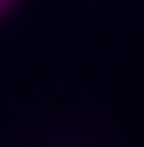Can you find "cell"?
<instances>
[{
  "label": "cell",
  "mask_w": 144,
  "mask_h": 147,
  "mask_svg": "<svg viewBox=\"0 0 144 147\" xmlns=\"http://www.w3.org/2000/svg\"><path fill=\"white\" fill-rule=\"evenodd\" d=\"M16 2H18V0H0V18H2L5 13H9L11 7H13Z\"/></svg>",
  "instance_id": "cell-1"
}]
</instances>
